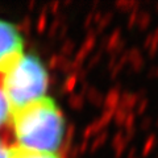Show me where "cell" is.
I'll return each mask as SVG.
<instances>
[{"label":"cell","mask_w":158,"mask_h":158,"mask_svg":"<svg viewBox=\"0 0 158 158\" xmlns=\"http://www.w3.org/2000/svg\"><path fill=\"white\" fill-rule=\"evenodd\" d=\"M12 129L19 146L29 150L57 153L65 136V120L49 96L12 111Z\"/></svg>","instance_id":"cell-1"},{"label":"cell","mask_w":158,"mask_h":158,"mask_svg":"<svg viewBox=\"0 0 158 158\" xmlns=\"http://www.w3.org/2000/svg\"><path fill=\"white\" fill-rule=\"evenodd\" d=\"M0 75V86L12 111L46 96L48 71L37 57L24 53Z\"/></svg>","instance_id":"cell-2"},{"label":"cell","mask_w":158,"mask_h":158,"mask_svg":"<svg viewBox=\"0 0 158 158\" xmlns=\"http://www.w3.org/2000/svg\"><path fill=\"white\" fill-rule=\"evenodd\" d=\"M20 32L13 24L0 20V74L24 54Z\"/></svg>","instance_id":"cell-3"},{"label":"cell","mask_w":158,"mask_h":158,"mask_svg":"<svg viewBox=\"0 0 158 158\" xmlns=\"http://www.w3.org/2000/svg\"><path fill=\"white\" fill-rule=\"evenodd\" d=\"M7 158H61L58 153H45L29 150L19 145H13L7 149Z\"/></svg>","instance_id":"cell-4"},{"label":"cell","mask_w":158,"mask_h":158,"mask_svg":"<svg viewBox=\"0 0 158 158\" xmlns=\"http://www.w3.org/2000/svg\"><path fill=\"white\" fill-rule=\"evenodd\" d=\"M11 115H12V108L9 106L6 95H4L2 86H0V128L8 124L9 120H11Z\"/></svg>","instance_id":"cell-5"},{"label":"cell","mask_w":158,"mask_h":158,"mask_svg":"<svg viewBox=\"0 0 158 158\" xmlns=\"http://www.w3.org/2000/svg\"><path fill=\"white\" fill-rule=\"evenodd\" d=\"M7 149L8 148L4 146L3 142L0 141V158H7Z\"/></svg>","instance_id":"cell-6"}]
</instances>
